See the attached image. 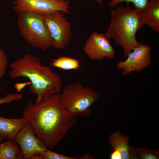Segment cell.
<instances>
[{"instance_id": "25", "label": "cell", "mask_w": 159, "mask_h": 159, "mask_svg": "<svg viewBox=\"0 0 159 159\" xmlns=\"http://www.w3.org/2000/svg\"><path fill=\"white\" fill-rule=\"evenodd\" d=\"M3 139L0 137V142H1L3 140Z\"/></svg>"}, {"instance_id": "3", "label": "cell", "mask_w": 159, "mask_h": 159, "mask_svg": "<svg viewBox=\"0 0 159 159\" xmlns=\"http://www.w3.org/2000/svg\"><path fill=\"white\" fill-rule=\"evenodd\" d=\"M110 11V21L106 37L113 39L123 49L125 58L135 47L141 44L137 41V32L145 25L142 12L130 7L118 5Z\"/></svg>"}, {"instance_id": "23", "label": "cell", "mask_w": 159, "mask_h": 159, "mask_svg": "<svg viewBox=\"0 0 159 159\" xmlns=\"http://www.w3.org/2000/svg\"><path fill=\"white\" fill-rule=\"evenodd\" d=\"M100 5L102 4L103 0H94Z\"/></svg>"}, {"instance_id": "4", "label": "cell", "mask_w": 159, "mask_h": 159, "mask_svg": "<svg viewBox=\"0 0 159 159\" xmlns=\"http://www.w3.org/2000/svg\"><path fill=\"white\" fill-rule=\"evenodd\" d=\"M100 97L99 93L90 86L84 87L79 83L70 84L59 94V101L62 107L77 117L90 115V107Z\"/></svg>"}, {"instance_id": "11", "label": "cell", "mask_w": 159, "mask_h": 159, "mask_svg": "<svg viewBox=\"0 0 159 159\" xmlns=\"http://www.w3.org/2000/svg\"><path fill=\"white\" fill-rule=\"evenodd\" d=\"M28 121L21 118H6L0 116V137L13 141L20 130Z\"/></svg>"}, {"instance_id": "21", "label": "cell", "mask_w": 159, "mask_h": 159, "mask_svg": "<svg viewBox=\"0 0 159 159\" xmlns=\"http://www.w3.org/2000/svg\"><path fill=\"white\" fill-rule=\"evenodd\" d=\"M110 158L111 159H122L120 152L117 150L114 149V150L110 155Z\"/></svg>"}, {"instance_id": "22", "label": "cell", "mask_w": 159, "mask_h": 159, "mask_svg": "<svg viewBox=\"0 0 159 159\" xmlns=\"http://www.w3.org/2000/svg\"><path fill=\"white\" fill-rule=\"evenodd\" d=\"M93 157L92 156L90 155L89 154H86V155H83L81 156L79 159H93Z\"/></svg>"}, {"instance_id": "24", "label": "cell", "mask_w": 159, "mask_h": 159, "mask_svg": "<svg viewBox=\"0 0 159 159\" xmlns=\"http://www.w3.org/2000/svg\"><path fill=\"white\" fill-rule=\"evenodd\" d=\"M57 0L60 1L64 2V1H66L67 0Z\"/></svg>"}, {"instance_id": "12", "label": "cell", "mask_w": 159, "mask_h": 159, "mask_svg": "<svg viewBox=\"0 0 159 159\" xmlns=\"http://www.w3.org/2000/svg\"><path fill=\"white\" fill-rule=\"evenodd\" d=\"M145 24L159 32V0H150L142 11Z\"/></svg>"}, {"instance_id": "2", "label": "cell", "mask_w": 159, "mask_h": 159, "mask_svg": "<svg viewBox=\"0 0 159 159\" xmlns=\"http://www.w3.org/2000/svg\"><path fill=\"white\" fill-rule=\"evenodd\" d=\"M9 74L14 80L20 77L27 78L30 82L31 92L36 95L38 103L46 94L59 93L62 81L50 67L43 65L37 57L27 53L9 65Z\"/></svg>"}, {"instance_id": "9", "label": "cell", "mask_w": 159, "mask_h": 159, "mask_svg": "<svg viewBox=\"0 0 159 159\" xmlns=\"http://www.w3.org/2000/svg\"><path fill=\"white\" fill-rule=\"evenodd\" d=\"M13 4V9L17 13L29 11L42 14L57 11L69 13L71 7L68 1L57 0H14Z\"/></svg>"}, {"instance_id": "8", "label": "cell", "mask_w": 159, "mask_h": 159, "mask_svg": "<svg viewBox=\"0 0 159 159\" xmlns=\"http://www.w3.org/2000/svg\"><path fill=\"white\" fill-rule=\"evenodd\" d=\"M151 50L150 46L141 44L128 53L125 60L117 63V69L121 70L124 76L133 72H140L151 64Z\"/></svg>"}, {"instance_id": "1", "label": "cell", "mask_w": 159, "mask_h": 159, "mask_svg": "<svg viewBox=\"0 0 159 159\" xmlns=\"http://www.w3.org/2000/svg\"><path fill=\"white\" fill-rule=\"evenodd\" d=\"M59 94H46L38 103L29 102L22 113L36 135L51 150L76 124V117L60 105Z\"/></svg>"}, {"instance_id": "20", "label": "cell", "mask_w": 159, "mask_h": 159, "mask_svg": "<svg viewBox=\"0 0 159 159\" xmlns=\"http://www.w3.org/2000/svg\"><path fill=\"white\" fill-rule=\"evenodd\" d=\"M8 64L7 56L4 50L0 48V79L4 76Z\"/></svg>"}, {"instance_id": "7", "label": "cell", "mask_w": 159, "mask_h": 159, "mask_svg": "<svg viewBox=\"0 0 159 159\" xmlns=\"http://www.w3.org/2000/svg\"><path fill=\"white\" fill-rule=\"evenodd\" d=\"M14 141L19 145L23 159H44L41 154L47 149V147L36 135L28 122L19 131Z\"/></svg>"}, {"instance_id": "15", "label": "cell", "mask_w": 159, "mask_h": 159, "mask_svg": "<svg viewBox=\"0 0 159 159\" xmlns=\"http://www.w3.org/2000/svg\"><path fill=\"white\" fill-rule=\"evenodd\" d=\"M50 66L65 70H77L80 68V61L68 57H62L53 59Z\"/></svg>"}, {"instance_id": "6", "label": "cell", "mask_w": 159, "mask_h": 159, "mask_svg": "<svg viewBox=\"0 0 159 159\" xmlns=\"http://www.w3.org/2000/svg\"><path fill=\"white\" fill-rule=\"evenodd\" d=\"M63 13L57 11L41 14L49 33L52 47L58 49L68 44L72 34L71 24Z\"/></svg>"}, {"instance_id": "16", "label": "cell", "mask_w": 159, "mask_h": 159, "mask_svg": "<svg viewBox=\"0 0 159 159\" xmlns=\"http://www.w3.org/2000/svg\"><path fill=\"white\" fill-rule=\"evenodd\" d=\"M130 153L134 158L140 159H158L159 153L158 151L147 148H136L130 146Z\"/></svg>"}, {"instance_id": "13", "label": "cell", "mask_w": 159, "mask_h": 159, "mask_svg": "<svg viewBox=\"0 0 159 159\" xmlns=\"http://www.w3.org/2000/svg\"><path fill=\"white\" fill-rule=\"evenodd\" d=\"M109 141L114 149L120 152L122 159L130 158V147L128 145L129 138L127 136L122 135L119 131H117L110 135Z\"/></svg>"}, {"instance_id": "14", "label": "cell", "mask_w": 159, "mask_h": 159, "mask_svg": "<svg viewBox=\"0 0 159 159\" xmlns=\"http://www.w3.org/2000/svg\"><path fill=\"white\" fill-rule=\"evenodd\" d=\"M23 159L20 148L14 142L7 141L0 143V159Z\"/></svg>"}, {"instance_id": "19", "label": "cell", "mask_w": 159, "mask_h": 159, "mask_svg": "<svg viewBox=\"0 0 159 159\" xmlns=\"http://www.w3.org/2000/svg\"><path fill=\"white\" fill-rule=\"evenodd\" d=\"M23 97L22 95L17 93H8L4 97L0 98V105L3 104H10L18 100Z\"/></svg>"}, {"instance_id": "5", "label": "cell", "mask_w": 159, "mask_h": 159, "mask_svg": "<svg viewBox=\"0 0 159 159\" xmlns=\"http://www.w3.org/2000/svg\"><path fill=\"white\" fill-rule=\"evenodd\" d=\"M17 14L20 34L29 44L43 50L52 47L49 33L41 14L29 11Z\"/></svg>"}, {"instance_id": "17", "label": "cell", "mask_w": 159, "mask_h": 159, "mask_svg": "<svg viewBox=\"0 0 159 159\" xmlns=\"http://www.w3.org/2000/svg\"><path fill=\"white\" fill-rule=\"evenodd\" d=\"M148 1V0H110L108 5L114 8L122 2H125L128 4L131 3L133 4L134 8L142 11Z\"/></svg>"}, {"instance_id": "10", "label": "cell", "mask_w": 159, "mask_h": 159, "mask_svg": "<svg viewBox=\"0 0 159 159\" xmlns=\"http://www.w3.org/2000/svg\"><path fill=\"white\" fill-rule=\"evenodd\" d=\"M85 53L91 59L101 61L111 59L115 55L114 49L104 34L95 32L86 40L84 47Z\"/></svg>"}, {"instance_id": "18", "label": "cell", "mask_w": 159, "mask_h": 159, "mask_svg": "<svg viewBox=\"0 0 159 159\" xmlns=\"http://www.w3.org/2000/svg\"><path fill=\"white\" fill-rule=\"evenodd\" d=\"M44 159H77V158L68 156L47 149L41 154Z\"/></svg>"}]
</instances>
